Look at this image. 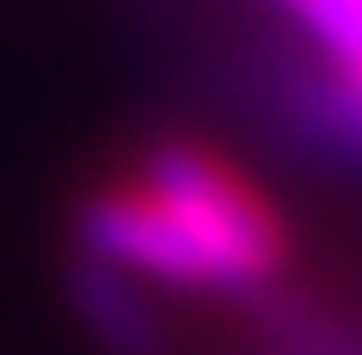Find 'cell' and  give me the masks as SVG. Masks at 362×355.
<instances>
[{
  "label": "cell",
  "mask_w": 362,
  "mask_h": 355,
  "mask_svg": "<svg viewBox=\"0 0 362 355\" xmlns=\"http://www.w3.org/2000/svg\"><path fill=\"white\" fill-rule=\"evenodd\" d=\"M295 355H362V343H344V337H332V343H313V349H295Z\"/></svg>",
  "instance_id": "cell-3"
},
{
  "label": "cell",
  "mask_w": 362,
  "mask_h": 355,
  "mask_svg": "<svg viewBox=\"0 0 362 355\" xmlns=\"http://www.w3.org/2000/svg\"><path fill=\"white\" fill-rule=\"evenodd\" d=\"M74 306L86 313L98 337H105V349L117 355H166V337H160V318L141 294H135V282L111 263H80L74 270Z\"/></svg>",
  "instance_id": "cell-2"
},
{
  "label": "cell",
  "mask_w": 362,
  "mask_h": 355,
  "mask_svg": "<svg viewBox=\"0 0 362 355\" xmlns=\"http://www.w3.org/2000/svg\"><path fill=\"white\" fill-rule=\"evenodd\" d=\"M135 184L178 227L185 251L203 270V288L264 294L288 263V227L264 190L203 141H153L135 166Z\"/></svg>",
  "instance_id": "cell-1"
}]
</instances>
